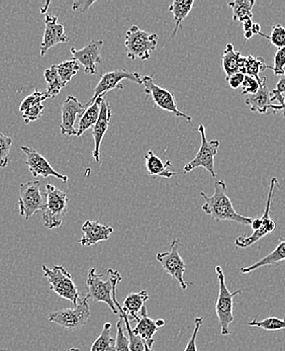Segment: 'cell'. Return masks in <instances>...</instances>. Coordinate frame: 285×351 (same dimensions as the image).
Instances as JSON below:
<instances>
[{"instance_id":"cell-1","label":"cell","mask_w":285,"mask_h":351,"mask_svg":"<svg viewBox=\"0 0 285 351\" xmlns=\"http://www.w3.org/2000/svg\"><path fill=\"white\" fill-rule=\"evenodd\" d=\"M201 195L204 199L203 212L212 217L216 222L232 221V222L239 223L245 226L251 225L252 223L253 218L240 215L234 208L233 203L227 197V184L224 180H218L214 182V195L208 197L206 193L201 191Z\"/></svg>"},{"instance_id":"cell-2","label":"cell","mask_w":285,"mask_h":351,"mask_svg":"<svg viewBox=\"0 0 285 351\" xmlns=\"http://www.w3.org/2000/svg\"><path fill=\"white\" fill-rule=\"evenodd\" d=\"M108 280H102V274H97V269L89 270L86 285L89 291V297L95 303H106L114 315H119V310L112 300V289L116 280L122 278L118 270L108 269Z\"/></svg>"},{"instance_id":"cell-3","label":"cell","mask_w":285,"mask_h":351,"mask_svg":"<svg viewBox=\"0 0 285 351\" xmlns=\"http://www.w3.org/2000/svg\"><path fill=\"white\" fill-rule=\"evenodd\" d=\"M216 272L219 280V295L216 304V314L221 327V334L223 336H227L230 334V325L235 320L233 314L234 298L236 295H242L243 291L238 289V291L231 293L227 288L224 271L220 265L216 267Z\"/></svg>"},{"instance_id":"cell-4","label":"cell","mask_w":285,"mask_h":351,"mask_svg":"<svg viewBox=\"0 0 285 351\" xmlns=\"http://www.w3.org/2000/svg\"><path fill=\"white\" fill-rule=\"evenodd\" d=\"M89 299H90L89 295H82L77 305L74 306V308L51 313L48 316V320L70 332L82 328L88 322L91 316Z\"/></svg>"},{"instance_id":"cell-5","label":"cell","mask_w":285,"mask_h":351,"mask_svg":"<svg viewBox=\"0 0 285 351\" xmlns=\"http://www.w3.org/2000/svg\"><path fill=\"white\" fill-rule=\"evenodd\" d=\"M42 269L51 291H54L62 299L71 302L74 306L77 305L80 295L71 274L61 265H54L53 269L42 265Z\"/></svg>"},{"instance_id":"cell-6","label":"cell","mask_w":285,"mask_h":351,"mask_svg":"<svg viewBox=\"0 0 285 351\" xmlns=\"http://www.w3.org/2000/svg\"><path fill=\"white\" fill-rule=\"evenodd\" d=\"M158 44V36L156 34L142 31L137 25H133L125 34V46L127 51V57L131 60L137 58L148 60L151 54L156 50Z\"/></svg>"},{"instance_id":"cell-7","label":"cell","mask_w":285,"mask_h":351,"mask_svg":"<svg viewBox=\"0 0 285 351\" xmlns=\"http://www.w3.org/2000/svg\"><path fill=\"white\" fill-rule=\"evenodd\" d=\"M67 193L48 184L46 186V208L42 213L45 227L48 229L59 228L68 212Z\"/></svg>"},{"instance_id":"cell-8","label":"cell","mask_w":285,"mask_h":351,"mask_svg":"<svg viewBox=\"0 0 285 351\" xmlns=\"http://www.w3.org/2000/svg\"><path fill=\"white\" fill-rule=\"evenodd\" d=\"M142 84H144V91L147 97L152 99L153 103L157 108L165 110V112H170L174 114L177 118H184L187 122H191L193 118L184 112H180L176 104L175 97L167 89L163 87L158 86L154 82L153 75L144 76L142 77Z\"/></svg>"},{"instance_id":"cell-9","label":"cell","mask_w":285,"mask_h":351,"mask_svg":"<svg viewBox=\"0 0 285 351\" xmlns=\"http://www.w3.org/2000/svg\"><path fill=\"white\" fill-rule=\"evenodd\" d=\"M199 135L201 138V148L197 152V156L195 159L187 163L184 167V173L193 171L195 168L203 167L204 169L210 172L212 178H216V172L214 170V158L218 154L219 147H220V140H212L208 141V138L206 135V127L203 125H199Z\"/></svg>"},{"instance_id":"cell-10","label":"cell","mask_w":285,"mask_h":351,"mask_svg":"<svg viewBox=\"0 0 285 351\" xmlns=\"http://www.w3.org/2000/svg\"><path fill=\"white\" fill-rule=\"evenodd\" d=\"M20 215L29 220L33 215L46 208V195L42 193L41 182L39 180L21 184L18 197Z\"/></svg>"},{"instance_id":"cell-11","label":"cell","mask_w":285,"mask_h":351,"mask_svg":"<svg viewBox=\"0 0 285 351\" xmlns=\"http://www.w3.org/2000/svg\"><path fill=\"white\" fill-rule=\"evenodd\" d=\"M182 244L178 240H174L170 245L169 250L166 252H159L156 255V261L162 265V269L171 276L173 280H177L182 291H186L189 285L193 282H185L184 276L185 265L184 258L179 254V248Z\"/></svg>"},{"instance_id":"cell-12","label":"cell","mask_w":285,"mask_h":351,"mask_svg":"<svg viewBox=\"0 0 285 351\" xmlns=\"http://www.w3.org/2000/svg\"><path fill=\"white\" fill-rule=\"evenodd\" d=\"M276 187H280V182H278L277 178H272L271 182H270L269 191H268L267 203H266L264 214L262 216V227L257 230V231L253 232L251 235L239 236L235 240V245L238 248L245 249L251 247V246L256 244L259 240L267 236L268 234L275 231L276 223L270 218V210H271L272 197H273L274 191H275Z\"/></svg>"},{"instance_id":"cell-13","label":"cell","mask_w":285,"mask_h":351,"mask_svg":"<svg viewBox=\"0 0 285 351\" xmlns=\"http://www.w3.org/2000/svg\"><path fill=\"white\" fill-rule=\"evenodd\" d=\"M131 80V82L138 83V84H142V76L139 72H131L125 69L106 72V73L101 76V80L95 86V95H93L92 99L85 104V106L88 108L101 95H106V93H108V91L125 88V86L122 84V80Z\"/></svg>"},{"instance_id":"cell-14","label":"cell","mask_w":285,"mask_h":351,"mask_svg":"<svg viewBox=\"0 0 285 351\" xmlns=\"http://www.w3.org/2000/svg\"><path fill=\"white\" fill-rule=\"evenodd\" d=\"M21 149L27 156L25 165H27L34 178H39V176L48 178L53 176V178H58L65 184L68 182V176L57 172L48 162V160L42 154H40L37 150L27 146H21Z\"/></svg>"},{"instance_id":"cell-15","label":"cell","mask_w":285,"mask_h":351,"mask_svg":"<svg viewBox=\"0 0 285 351\" xmlns=\"http://www.w3.org/2000/svg\"><path fill=\"white\" fill-rule=\"evenodd\" d=\"M86 110L85 104H82L76 97L69 95L62 104V122L60 130L62 135L77 136L75 123L82 119Z\"/></svg>"},{"instance_id":"cell-16","label":"cell","mask_w":285,"mask_h":351,"mask_svg":"<svg viewBox=\"0 0 285 351\" xmlns=\"http://www.w3.org/2000/svg\"><path fill=\"white\" fill-rule=\"evenodd\" d=\"M103 41H92L84 48L77 50L72 47L71 55L73 60L77 61L84 67L85 74H97V64L101 63V50Z\"/></svg>"},{"instance_id":"cell-17","label":"cell","mask_w":285,"mask_h":351,"mask_svg":"<svg viewBox=\"0 0 285 351\" xmlns=\"http://www.w3.org/2000/svg\"><path fill=\"white\" fill-rule=\"evenodd\" d=\"M45 33L41 44V56L44 57L52 47L61 43L70 41L69 38L65 35V25L64 23H58V18L56 16H51L46 14L45 16Z\"/></svg>"},{"instance_id":"cell-18","label":"cell","mask_w":285,"mask_h":351,"mask_svg":"<svg viewBox=\"0 0 285 351\" xmlns=\"http://www.w3.org/2000/svg\"><path fill=\"white\" fill-rule=\"evenodd\" d=\"M112 112L110 104L104 97L101 106V114L97 124L92 127V136L95 140V149H93V158L97 162L101 163V147L104 135L108 132V125L112 120Z\"/></svg>"},{"instance_id":"cell-19","label":"cell","mask_w":285,"mask_h":351,"mask_svg":"<svg viewBox=\"0 0 285 351\" xmlns=\"http://www.w3.org/2000/svg\"><path fill=\"white\" fill-rule=\"evenodd\" d=\"M82 230L83 237L77 242L86 247L97 245L99 242L108 241L114 232L112 227L102 225L97 221H86L82 225Z\"/></svg>"},{"instance_id":"cell-20","label":"cell","mask_w":285,"mask_h":351,"mask_svg":"<svg viewBox=\"0 0 285 351\" xmlns=\"http://www.w3.org/2000/svg\"><path fill=\"white\" fill-rule=\"evenodd\" d=\"M273 93L268 88L267 78L263 77L262 84L255 95H247L245 104L250 108L253 112L268 114V110L273 106Z\"/></svg>"},{"instance_id":"cell-21","label":"cell","mask_w":285,"mask_h":351,"mask_svg":"<svg viewBox=\"0 0 285 351\" xmlns=\"http://www.w3.org/2000/svg\"><path fill=\"white\" fill-rule=\"evenodd\" d=\"M144 159L147 171H148L149 176H153V178H163L170 180L177 174L169 169L172 165L171 161L168 160L163 162L152 150L148 151L145 154Z\"/></svg>"},{"instance_id":"cell-22","label":"cell","mask_w":285,"mask_h":351,"mask_svg":"<svg viewBox=\"0 0 285 351\" xmlns=\"http://www.w3.org/2000/svg\"><path fill=\"white\" fill-rule=\"evenodd\" d=\"M140 316H141L140 317V321L133 330L134 334L140 336L147 346H153L155 343V340L153 339V337H154L155 334L158 330L156 322L149 317L148 311H147L146 307L142 308Z\"/></svg>"},{"instance_id":"cell-23","label":"cell","mask_w":285,"mask_h":351,"mask_svg":"<svg viewBox=\"0 0 285 351\" xmlns=\"http://www.w3.org/2000/svg\"><path fill=\"white\" fill-rule=\"evenodd\" d=\"M149 300V295L147 291H142L140 293H129L123 304V310L129 317V321H140V314L145 303Z\"/></svg>"},{"instance_id":"cell-24","label":"cell","mask_w":285,"mask_h":351,"mask_svg":"<svg viewBox=\"0 0 285 351\" xmlns=\"http://www.w3.org/2000/svg\"><path fill=\"white\" fill-rule=\"evenodd\" d=\"M266 69H269V66L266 65L263 57H254L252 55L242 57L241 63H240V73L255 78L260 84H262L263 77L260 78L259 73Z\"/></svg>"},{"instance_id":"cell-25","label":"cell","mask_w":285,"mask_h":351,"mask_svg":"<svg viewBox=\"0 0 285 351\" xmlns=\"http://www.w3.org/2000/svg\"><path fill=\"white\" fill-rule=\"evenodd\" d=\"M285 261V240L280 241L278 244L277 247L274 249L272 252L269 254L266 255L260 261L255 263L254 265H250V267H242L240 271L244 274H250V272L254 271V270L261 269V267H267V265H278L282 261Z\"/></svg>"},{"instance_id":"cell-26","label":"cell","mask_w":285,"mask_h":351,"mask_svg":"<svg viewBox=\"0 0 285 351\" xmlns=\"http://www.w3.org/2000/svg\"><path fill=\"white\" fill-rule=\"evenodd\" d=\"M106 95H101L97 101H95L88 108H86L84 114H82V119L79 120V125L77 129V137L83 135L84 132L92 128L93 125L97 124V120L101 114V106L102 101Z\"/></svg>"},{"instance_id":"cell-27","label":"cell","mask_w":285,"mask_h":351,"mask_svg":"<svg viewBox=\"0 0 285 351\" xmlns=\"http://www.w3.org/2000/svg\"><path fill=\"white\" fill-rule=\"evenodd\" d=\"M241 52L236 51L231 43H227L224 53H223V68L225 73V78L233 74L240 73V63L242 59Z\"/></svg>"},{"instance_id":"cell-28","label":"cell","mask_w":285,"mask_h":351,"mask_svg":"<svg viewBox=\"0 0 285 351\" xmlns=\"http://www.w3.org/2000/svg\"><path fill=\"white\" fill-rule=\"evenodd\" d=\"M193 4H195L193 0H175L168 8V10L173 14V20L174 23H175V27H174L172 37H175L178 29L182 27V21L187 18L189 12L193 10Z\"/></svg>"},{"instance_id":"cell-29","label":"cell","mask_w":285,"mask_h":351,"mask_svg":"<svg viewBox=\"0 0 285 351\" xmlns=\"http://www.w3.org/2000/svg\"><path fill=\"white\" fill-rule=\"evenodd\" d=\"M44 77L47 82V90L45 93L47 99H55L60 93L62 88L66 86L59 76L57 65H52L45 70Z\"/></svg>"},{"instance_id":"cell-30","label":"cell","mask_w":285,"mask_h":351,"mask_svg":"<svg viewBox=\"0 0 285 351\" xmlns=\"http://www.w3.org/2000/svg\"><path fill=\"white\" fill-rule=\"evenodd\" d=\"M112 324L106 323L101 335L91 346L90 351H116V339L112 337Z\"/></svg>"},{"instance_id":"cell-31","label":"cell","mask_w":285,"mask_h":351,"mask_svg":"<svg viewBox=\"0 0 285 351\" xmlns=\"http://www.w3.org/2000/svg\"><path fill=\"white\" fill-rule=\"evenodd\" d=\"M254 5V0H235L229 2L230 8L233 10V21L242 23L247 19H253L252 8Z\"/></svg>"},{"instance_id":"cell-32","label":"cell","mask_w":285,"mask_h":351,"mask_svg":"<svg viewBox=\"0 0 285 351\" xmlns=\"http://www.w3.org/2000/svg\"><path fill=\"white\" fill-rule=\"evenodd\" d=\"M248 325L250 327H257V328H261L268 332H275L284 330L285 320L275 318V317H269V318H266L262 321H250V322H248Z\"/></svg>"},{"instance_id":"cell-33","label":"cell","mask_w":285,"mask_h":351,"mask_svg":"<svg viewBox=\"0 0 285 351\" xmlns=\"http://www.w3.org/2000/svg\"><path fill=\"white\" fill-rule=\"evenodd\" d=\"M57 70L62 82L66 85L79 72L80 65L75 60L65 61L57 65Z\"/></svg>"},{"instance_id":"cell-34","label":"cell","mask_w":285,"mask_h":351,"mask_svg":"<svg viewBox=\"0 0 285 351\" xmlns=\"http://www.w3.org/2000/svg\"><path fill=\"white\" fill-rule=\"evenodd\" d=\"M259 35L269 40L276 48L282 49L285 47V27L282 25H272L271 35L270 36H266L263 33H260Z\"/></svg>"},{"instance_id":"cell-35","label":"cell","mask_w":285,"mask_h":351,"mask_svg":"<svg viewBox=\"0 0 285 351\" xmlns=\"http://www.w3.org/2000/svg\"><path fill=\"white\" fill-rule=\"evenodd\" d=\"M12 138L0 133V167L5 168L10 162V147Z\"/></svg>"},{"instance_id":"cell-36","label":"cell","mask_w":285,"mask_h":351,"mask_svg":"<svg viewBox=\"0 0 285 351\" xmlns=\"http://www.w3.org/2000/svg\"><path fill=\"white\" fill-rule=\"evenodd\" d=\"M46 95L38 90V89H36L32 95H29V97H25V99L21 101L20 112H25V110L37 106V104H42V101H46Z\"/></svg>"},{"instance_id":"cell-37","label":"cell","mask_w":285,"mask_h":351,"mask_svg":"<svg viewBox=\"0 0 285 351\" xmlns=\"http://www.w3.org/2000/svg\"><path fill=\"white\" fill-rule=\"evenodd\" d=\"M123 320L122 316H120V319L116 322V351H131L129 346V338H127L123 333Z\"/></svg>"},{"instance_id":"cell-38","label":"cell","mask_w":285,"mask_h":351,"mask_svg":"<svg viewBox=\"0 0 285 351\" xmlns=\"http://www.w3.org/2000/svg\"><path fill=\"white\" fill-rule=\"evenodd\" d=\"M273 66L269 69L273 70L274 74L277 76H282L285 71V47L278 49L277 52L274 55Z\"/></svg>"},{"instance_id":"cell-39","label":"cell","mask_w":285,"mask_h":351,"mask_svg":"<svg viewBox=\"0 0 285 351\" xmlns=\"http://www.w3.org/2000/svg\"><path fill=\"white\" fill-rule=\"evenodd\" d=\"M45 106L42 104H37L33 108H29L23 112V119L25 124L36 122L42 118V112H44Z\"/></svg>"},{"instance_id":"cell-40","label":"cell","mask_w":285,"mask_h":351,"mask_svg":"<svg viewBox=\"0 0 285 351\" xmlns=\"http://www.w3.org/2000/svg\"><path fill=\"white\" fill-rule=\"evenodd\" d=\"M260 85L255 78L245 75L244 82L242 83V95H255L260 88Z\"/></svg>"},{"instance_id":"cell-41","label":"cell","mask_w":285,"mask_h":351,"mask_svg":"<svg viewBox=\"0 0 285 351\" xmlns=\"http://www.w3.org/2000/svg\"><path fill=\"white\" fill-rule=\"evenodd\" d=\"M203 323V317H197L195 320V329H193V335H191L190 340H189L187 346H185L184 351H197V338L199 334V329H201V324Z\"/></svg>"},{"instance_id":"cell-42","label":"cell","mask_w":285,"mask_h":351,"mask_svg":"<svg viewBox=\"0 0 285 351\" xmlns=\"http://www.w3.org/2000/svg\"><path fill=\"white\" fill-rule=\"evenodd\" d=\"M245 75L243 73H236L230 77L225 78L227 83H229L230 87L233 89L239 88L242 86V83L244 82Z\"/></svg>"},{"instance_id":"cell-43","label":"cell","mask_w":285,"mask_h":351,"mask_svg":"<svg viewBox=\"0 0 285 351\" xmlns=\"http://www.w3.org/2000/svg\"><path fill=\"white\" fill-rule=\"evenodd\" d=\"M95 1H75L73 5H72V10H73L74 12H82V14H84V12H86L87 10L90 8L91 5L95 4Z\"/></svg>"},{"instance_id":"cell-44","label":"cell","mask_w":285,"mask_h":351,"mask_svg":"<svg viewBox=\"0 0 285 351\" xmlns=\"http://www.w3.org/2000/svg\"><path fill=\"white\" fill-rule=\"evenodd\" d=\"M275 90L280 93V95L285 93V71L284 73L280 76V80H278L277 84H276Z\"/></svg>"},{"instance_id":"cell-45","label":"cell","mask_w":285,"mask_h":351,"mask_svg":"<svg viewBox=\"0 0 285 351\" xmlns=\"http://www.w3.org/2000/svg\"><path fill=\"white\" fill-rule=\"evenodd\" d=\"M263 224V218L260 217V218H253L252 223H251V227L254 231H257V230L260 229L262 227Z\"/></svg>"},{"instance_id":"cell-46","label":"cell","mask_w":285,"mask_h":351,"mask_svg":"<svg viewBox=\"0 0 285 351\" xmlns=\"http://www.w3.org/2000/svg\"><path fill=\"white\" fill-rule=\"evenodd\" d=\"M242 25H243L244 33L251 31L253 27L252 19H247V20L242 21Z\"/></svg>"},{"instance_id":"cell-47","label":"cell","mask_w":285,"mask_h":351,"mask_svg":"<svg viewBox=\"0 0 285 351\" xmlns=\"http://www.w3.org/2000/svg\"><path fill=\"white\" fill-rule=\"evenodd\" d=\"M272 110H275V112H282V116L284 117L285 120V106H282V104H273Z\"/></svg>"},{"instance_id":"cell-48","label":"cell","mask_w":285,"mask_h":351,"mask_svg":"<svg viewBox=\"0 0 285 351\" xmlns=\"http://www.w3.org/2000/svg\"><path fill=\"white\" fill-rule=\"evenodd\" d=\"M253 35H259L261 33V27L259 23H253L252 29H251Z\"/></svg>"},{"instance_id":"cell-49","label":"cell","mask_w":285,"mask_h":351,"mask_svg":"<svg viewBox=\"0 0 285 351\" xmlns=\"http://www.w3.org/2000/svg\"><path fill=\"white\" fill-rule=\"evenodd\" d=\"M155 322H156V325L158 328L163 327L164 325L166 324L165 320H163V319H158V320L155 321Z\"/></svg>"},{"instance_id":"cell-50","label":"cell","mask_w":285,"mask_h":351,"mask_svg":"<svg viewBox=\"0 0 285 351\" xmlns=\"http://www.w3.org/2000/svg\"><path fill=\"white\" fill-rule=\"evenodd\" d=\"M253 36H254V35H253V33L251 31L246 32V33H244V37H245V39H246V40H250L251 38L253 37Z\"/></svg>"},{"instance_id":"cell-51","label":"cell","mask_w":285,"mask_h":351,"mask_svg":"<svg viewBox=\"0 0 285 351\" xmlns=\"http://www.w3.org/2000/svg\"><path fill=\"white\" fill-rule=\"evenodd\" d=\"M145 351H155L153 350V346H147V344H145Z\"/></svg>"},{"instance_id":"cell-52","label":"cell","mask_w":285,"mask_h":351,"mask_svg":"<svg viewBox=\"0 0 285 351\" xmlns=\"http://www.w3.org/2000/svg\"><path fill=\"white\" fill-rule=\"evenodd\" d=\"M68 351H79V350H78V348H70V350Z\"/></svg>"},{"instance_id":"cell-53","label":"cell","mask_w":285,"mask_h":351,"mask_svg":"<svg viewBox=\"0 0 285 351\" xmlns=\"http://www.w3.org/2000/svg\"><path fill=\"white\" fill-rule=\"evenodd\" d=\"M0 351H6V350H0Z\"/></svg>"}]
</instances>
